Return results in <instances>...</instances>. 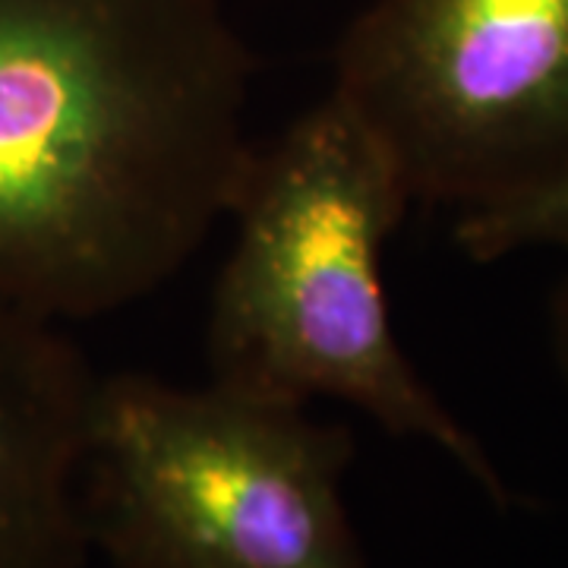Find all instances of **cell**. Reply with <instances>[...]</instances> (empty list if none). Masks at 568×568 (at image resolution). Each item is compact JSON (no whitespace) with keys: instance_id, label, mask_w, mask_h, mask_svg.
Segmentation results:
<instances>
[{"instance_id":"1","label":"cell","mask_w":568,"mask_h":568,"mask_svg":"<svg viewBox=\"0 0 568 568\" xmlns=\"http://www.w3.org/2000/svg\"><path fill=\"white\" fill-rule=\"evenodd\" d=\"M222 0H0V304L51 323L162 291L256 142Z\"/></svg>"},{"instance_id":"2","label":"cell","mask_w":568,"mask_h":568,"mask_svg":"<svg viewBox=\"0 0 568 568\" xmlns=\"http://www.w3.org/2000/svg\"><path fill=\"white\" fill-rule=\"evenodd\" d=\"M410 205L383 142L332 92L256 145L209 304V379L294 405L342 402L392 436L439 448L508 506L493 458L426 386L392 325L386 246Z\"/></svg>"},{"instance_id":"3","label":"cell","mask_w":568,"mask_h":568,"mask_svg":"<svg viewBox=\"0 0 568 568\" xmlns=\"http://www.w3.org/2000/svg\"><path fill=\"white\" fill-rule=\"evenodd\" d=\"M354 436L205 379L95 376L82 518L114 568H369L345 499Z\"/></svg>"},{"instance_id":"4","label":"cell","mask_w":568,"mask_h":568,"mask_svg":"<svg viewBox=\"0 0 568 568\" xmlns=\"http://www.w3.org/2000/svg\"><path fill=\"white\" fill-rule=\"evenodd\" d=\"M328 92L414 205L508 203L568 164V0H376L338 41Z\"/></svg>"},{"instance_id":"5","label":"cell","mask_w":568,"mask_h":568,"mask_svg":"<svg viewBox=\"0 0 568 568\" xmlns=\"http://www.w3.org/2000/svg\"><path fill=\"white\" fill-rule=\"evenodd\" d=\"M67 325L0 304V568H85L82 448L95 388Z\"/></svg>"},{"instance_id":"6","label":"cell","mask_w":568,"mask_h":568,"mask_svg":"<svg viewBox=\"0 0 568 568\" xmlns=\"http://www.w3.org/2000/svg\"><path fill=\"white\" fill-rule=\"evenodd\" d=\"M455 241L477 263L525 250H568V164L530 193L458 215Z\"/></svg>"},{"instance_id":"7","label":"cell","mask_w":568,"mask_h":568,"mask_svg":"<svg viewBox=\"0 0 568 568\" xmlns=\"http://www.w3.org/2000/svg\"><path fill=\"white\" fill-rule=\"evenodd\" d=\"M549 345H552V357L568 388V275L556 287L552 304H549Z\"/></svg>"}]
</instances>
